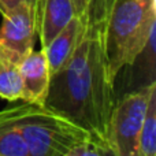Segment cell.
I'll list each match as a JSON object with an SVG mask.
<instances>
[{
  "label": "cell",
  "instance_id": "cell-1",
  "mask_svg": "<svg viewBox=\"0 0 156 156\" xmlns=\"http://www.w3.org/2000/svg\"><path fill=\"white\" fill-rule=\"evenodd\" d=\"M111 0H92L78 14L80 37L73 54L51 76L47 110L83 129L97 145L108 144V126L115 105L114 81L110 78L104 30Z\"/></svg>",
  "mask_w": 156,
  "mask_h": 156
},
{
  "label": "cell",
  "instance_id": "cell-2",
  "mask_svg": "<svg viewBox=\"0 0 156 156\" xmlns=\"http://www.w3.org/2000/svg\"><path fill=\"white\" fill-rule=\"evenodd\" d=\"M156 26V0H111L105 21L104 43L110 78L144 52Z\"/></svg>",
  "mask_w": 156,
  "mask_h": 156
},
{
  "label": "cell",
  "instance_id": "cell-3",
  "mask_svg": "<svg viewBox=\"0 0 156 156\" xmlns=\"http://www.w3.org/2000/svg\"><path fill=\"white\" fill-rule=\"evenodd\" d=\"M18 126L26 144L27 156H65L77 144L93 141L71 121L30 103L21 104Z\"/></svg>",
  "mask_w": 156,
  "mask_h": 156
},
{
  "label": "cell",
  "instance_id": "cell-4",
  "mask_svg": "<svg viewBox=\"0 0 156 156\" xmlns=\"http://www.w3.org/2000/svg\"><path fill=\"white\" fill-rule=\"evenodd\" d=\"M155 81L115 101L108 126V145L116 156H140V136Z\"/></svg>",
  "mask_w": 156,
  "mask_h": 156
},
{
  "label": "cell",
  "instance_id": "cell-5",
  "mask_svg": "<svg viewBox=\"0 0 156 156\" xmlns=\"http://www.w3.org/2000/svg\"><path fill=\"white\" fill-rule=\"evenodd\" d=\"M33 3L23 2L2 14L0 49L4 60L18 65L34 49L36 16Z\"/></svg>",
  "mask_w": 156,
  "mask_h": 156
},
{
  "label": "cell",
  "instance_id": "cell-6",
  "mask_svg": "<svg viewBox=\"0 0 156 156\" xmlns=\"http://www.w3.org/2000/svg\"><path fill=\"white\" fill-rule=\"evenodd\" d=\"M18 69L23 83L21 100L30 104L44 105L51 82V73L45 51L33 49L26 58L18 63Z\"/></svg>",
  "mask_w": 156,
  "mask_h": 156
},
{
  "label": "cell",
  "instance_id": "cell-7",
  "mask_svg": "<svg viewBox=\"0 0 156 156\" xmlns=\"http://www.w3.org/2000/svg\"><path fill=\"white\" fill-rule=\"evenodd\" d=\"M76 15L73 0H36V34L41 48H45Z\"/></svg>",
  "mask_w": 156,
  "mask_h": 156
},
{
  "label": "cell",
  "instance_id": "cell-8",
  "mask_svg": "<svg viewBox=\"0 0 156 156\" xmlns=\"http://www.w3.org/2000/svg\"><path fill=\"white\" fill-rule=\"evenodd\" d=\"M80 30H81V21L78 18V15H76L52 38L51 43L44 48L47 59H48L51 76L58 73L62 69V66L67 62L70 55L73 54L76 44L78 41V37H80Z\"/></svg>",
  "mask_w": 156,
  "mask_h": 156
},
{
  "label": "cell",
  "instance_id": "cell-9",
  "mask_svg": "<svg viewBox=\"0 0 156 156\" xmlns=\"http://www.w3.org/2000/svg\"><path fill=\"white\" fill-rule=\"evenodd\" d=\"M21 104L0 110V155L27 156V148L18 126Z\"/></svg>",
  "mask_w": 156,
  "mask_h": 156
},
{
  "label": "cell",
  "instance_id": "cell-10",
  "mask_svg": "<svg viewBox=\"0 0 156 156\" xmlns=\"http://www.w3.org/2000/svg\"><path fill=\"white\" fill-rule=\"evenodd\" d=\"M140 156H156V82L149 93L140 136Z\"/></svg>",
  "mask_w": 156,
  "mask_h": 156
},
{
  "label": "cell",
  "instance_id": "cell-11",
  "mask_svg": "<svg viewBox=\"0 0 156 156\" xmlns=\"http://www.w3.org/2000/svg\"><path fill=\"white\" fill-rule=\"evenodd\" d=\"M22 92L23 83L18 65L4 60L0 65V97L8 101H15L22 99Z\"/></svg>",
  "mask_w": 156,
  "mask_h": 156
},
{
  "label": "cell",
  "instance_id": "cell-12",
  "mask_svg": "<svg viewBox=\"0 0 156 156\" xmlns=\"http://www.w3.org/2000/svg\"><path fill=\"white\" fill-rule=\"evenodd\" d=\"M65 156H103L101 147L93 141H83L77 144Z\"/></svg>",
  "mask_w": 156,
  "mask_h": 156
},
{
  "label": "cell",
  "instance_id": "cell-13",
  "mask_svg": "<svg viewBox=\"0 0 156 156\" xmlns=\"http://www.w3.org/2000/svg\"><path fill=\"white\" fill-rule=\"evenodd\" d=\"M23 2L36 4V0H0V14H4V12H7V11L12 10L14 7L19 5Z\"/></svg>",
  "mask_w": 156,
  "mask_h": 156
},
{
  "label": "cell",
  "instance_id": "cell-14",
  "mask_svg": "<svg viewBox=\"0 0 156 156\" xmlns=\"http://www.w3.org/2000/svg\"><path fill=\"white\" fill-rule=\"evenodd\" d=\"M92 0H73V3H74V7H76V12H77V15L78 14H81L83 10H85L86 7H88V4L90 3Z\"/></svg>",
  "mask_w": 156,
  "mask_h": 156
},
{
  "label": "cell",
  "instance_id": "cell-15",
  "mask_svg": "<svg viewBox=\"0 0 156 156\" xmlns=\"http://www.w3.org/2000/svg\"><path fill=\"white\" fill-rule=\"evenodd\" d=\"M101 154H103V156H116L115 152L112 151V148H111L108 144L101 145Z\"/></svg>",
  "mask_w": 156,
  "mask_h": 156
},
{
  "label": "cell",
  "instance_id": "cell-16",
  "mask_svg": "<svg viewBox=\"0 0 156 156\" xmlns=\"http://www.w3.org/2000/svg\"><path fill=\"white\" fill-rule=\"evenodd\" d=\"M4 62V58H3V54H2V49H0V65Z\"/></svg>",
  "mask_w": 156,
  "mask_h": 156
},
{
  "label": "cell",
  "instance_id": "cell-17",
  "mask_svg": "<svg viewBox=\"0 0 156 156\" xmlns=\"http://www.w3.org/2000/svg\"><path fill=\"white\" fill-rule=\"evenodd\" d=\"M0 156H4V155H0Z\"/></svg>",
  "mask_w": 156,
  "mask_h": 156
}]
</instances>
